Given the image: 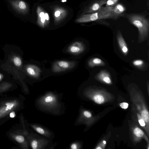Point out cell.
<instances>
[{
	"label": "cell",
	"instance_id": "obj_1",
	"mask_svg": "<svg viewBox=\"0 0 149 149\" xmlns=\"http://www.w3.org/2000/svg\"><path fill=\"white\" fill-rule=\"evenodd\" d=\"M125 17L131 24L138 29L139 33V41L141 42L144 40L148 34V19L144 16L136 13L127 14Z\"/></svg>",
	"mask_w": 149,
	"mask_h": 149
},
{
	"label": "cell",
	"instance_id": "obj_2",
	"mask_svg": "<svg viewBox=\"0 0 149 149\" xmlns=\"http://www.w3.org/2000/svg\"><path fill=\"white\" fill-rule=\"evenodd\" d=\"M113 6H110L102 7L95 12L83 15L77 19L76 22L85 23L103 19H116L118 17L113 13Z\"/></svg>",
	"mask_w": 149,
	"mask_h": 149
},
{
	"label": "cell",
	"instance_id": "obj_3",
	"mask_svg": "<svg viewBox=\"0 0 149 149\" xmlns=\"http://www.w3.org/2000/svg\"><path fill=\"white\" fill-rule=\"evenodd\" d=\"M19 105V102L17 100H11L3 103L0 106V119L16 110Z\"/></svg>",
	"mask_w": 149,
	"mask_h": 149
},
{
	"label": "cell",
	"instance_id": "obj_4",
	"mask_svg": "<svg viewBox=\"0 0 149 149\" xmlns=\"http://www.w3.org/2000/svg\"><path fill=\"white\" fill-rule=\"evenodd\" d=\"M9 6L17 14L23 15L27 12L28 7L23 0H5Z\"/></svg>",
	"mask_w": 149,
	"mask_h": 149
},
{
	"label": "cell",
	"instance_id": "obj_5",
	"mask_svg": "<svg viewBox=\"0 0 149 149\" xmlns=\"http://www.w3.org/2000/svg\"><path fill=\"white\" fill-rule=\"evenodd\" d=\"M74 61H58L54 62L52 66V71L57 73L64 71L72 68L76 65Z\"/></svg>",
	"mask_w": 149,
	"mask_h": 149
},
{
	"label": "cell",
	"instance_id": "obj_6",
	"mask_svg": "<svg viewBox=\"0 0 149 149\" xmlns=\"http://www.w3.org/2000/svg\"><path fill=\"white\" fill-rule=\"evenodd\" d=\"M107 0H95L91 3L84 12V14H89L95 12L106 4Z\"/></svg>",
	"mask_w": 149,
	"mask_h": 149
},
{
	"label": "cell",
	"instance_id": "obj_7",
	"mask_svg": "<svg viewBox=\"0 0 149 149\" xmlns=\"http://www.w3.org/2000/svg\"><path fill=\"white\" fill-rule=\"evenodd\" d=\"M85 49V46L83 43L80 41H76L68 47V51L70 53L77 54L83 52Z\"/></svg>",
	"mask_w": 149,
	"mask_h": 149
},
{
	"label": "cell",
	"instance_id": "obj_8",
	"mask_svg": "<svg viewBox=\"0 0 149 149\" xmlns=\"http://www.w3.org/2000/svg\"><path fill=\"white\" fill-rule=\"evenodd\" d=\"M117 40L119 46L122 52L124 55H127L128 52V48L125 40L119 31H118L117 32Z\"/></svg>",
	"mask_w": 149,
	"mask_h": 149
},
{
	"label": "cell",
	"instance_id": "obj_9",
	"mask_svg": "<svg viewBox=\"0 0 149 149\" xmlns=\"http://www.w3.org/2000/svg\"><path fill=\"white\" fill-rule=\"evenodd\" d=\"M26 69L29 75L33 77L38 78L40 76L41 70L36 65H28L26 66Z\"/></svg>",
	"mask_w": 149,
	"mask_h": 149
},
{
	"label": "cell",
	"instance_id": "obj_10",
	"mask_svg": "<svg viewBox=\"0 0 149 149\" xmlns=\"http://www.w3.org/2000/svg\"><path fill=\"white\" fill-rule=\"evenodd\" d=\"M96 77L98 80L107 84H109L111 83L109 73L105 70H102L100 72Z\"/></svg>",
	"mask_w": 149,
	"mask_h": 149
},
{
	"label": "cell",
	"instance_id": "obj_11",
	"mask_svg": "<svg viewBox=\"0 0 149 149\" xmlns=\"http://www.w3.org/2000/svg\"><path fill=\"white\" fill-rule=\"evenodd\" d=\"M37 13L38 15V23L39 25L42 27H44L46 25L45 22L46 19L44 13L41 11L39 7L37 9Z\"/></svg>",
	"mask_w": 149,
	"mask_h": 149
},
{
	"label": "cell",
	"instance_id": "obj_12",
	"mask_svg": "<svg viewBox=\"0 0 149 149\" xmlns=\"http://www.w3.org/2000/svg\"><path fill=\"white\" fill-rule=\"evenodd\" d=\"M125 10V8L123 5L120 3H118L113 6V12L118 17L122 16Z\"/></svg>",
	"mask_w": 149,
	"mask_h": 149
},
{
	"label": "cell",
	"instance_id": "obj_13",
	"mask_svg": "<svg viewBox=\"0 0 149 149\" xmlns=\"http://www.w3.org/2000/svg\"><path fill=\"white\" fill-rule=\"evenodd\" d=\"M10 136L13 139L17 142L22 147H24L25 140L23 136L14 133L11 134Z\"/></svg>",
	"mask_w": 149,
	"mask_h": 149
},
{
	"label": "cell",
	"instance_id": "obj_14",
	"mask_svg": "<svg viewBox=\"0 0 149 149\" xmlns=\"http://www.w3.org/2000/svg\"><path fill=\"white\" fill-rule=\"evenodd\" d=\"M88 65L91 67L96 66L104 65L105 63L100 58H93L90 59L88 62Z\"/></svg>",
	"mask_w": 149,
	"mask_h": 149
},
{
	"label": "cell",
	"instance_id": "obj_15",
	"mask_svg": "<svg viewBox=\"0 0 149 149\" xmlns=\"http://www.w3.org/2000/svg\"><path fill=\"white\" fill-rule=\"evenodd\" d=\"M13 86L12 84L7 82H3L0 84V93L7 91Z\"/></svg>",
	"mask_w": 149,
	"mask_h": 149
},
{
	"label": "cell",
	"instance_id": "obj_16",
	"mask_svg": "<svg viewBox=\"0 0 149 149\" xmlns=\"http://www.w3.org/2000/svg\"><path fill=\"white\" fill-rule=\"evenodd\" d=\"M141 118L144 121L148 122L149 121V114L148 112L146 110L142 111L141 113Z\"/></svg>",
	"mask_w": 149,
	"mask_h": 149
},
{
	"label": "cell",
	"instance_id": "obj_17",
	"mask_svg": "<svg viewBox=\"0 0 149 149\" xmlns=\"http://www.w3.org/2000/svg\"><path fill=\"white\" fill-rule=\"evenodd\" d=\"M93 100L96 103L98 104H101L104 102V98L102 95H95L94 97Z\"/></svg>",
	"mask_w": 149,
	"mask_h": 149
},
{
	"label": "cell",
	"instance_id": "obj_18",
	"mask_svg": "<svg viewBox=\"0 0 149 149\" xmlns=\"http://www.w3.org/2000/svg\"><path fill=\"white\" fill-rule=\"evenodd\" d=\"M13 61L14 65L18 67L20 66L22 63L21 58L17 56H15L13 58Z\"/></svg>",
	"mask_w": 149,
	"mask_h": 149
},
{
	"label": "cell",
	"instance_id": "obj_19",
	"mask_svg": "<svg viewBox=\"0 0 149 149\" xmlns=\"http://www.w3.org/2000/svg\"><path fill=\"white\" fill-rule=\"evenodd\" d=\"M133 64L135 66L140 67L144 63L143 61L141 59H137L134 60L132 62Z\"/></svg>",
	"mask_w": 149,
	"mask_h": 149
},
{
	"label": "cell",
	"instance_id": "obj_20",
	"mask_svg": "<svg viewBox=\"0 0 149 149\" xmlns=\"http://www.w3.org/2000/svg\"><path fill=\"white\" fill-rule=\"evenodd\" d=\"M134 133L136 136L139 137L142 136L143 135V131L137 127L134 129Z\"/></svg>",
	"mask_w": 149,
	"mask_h": 149
},
{
	"label": "cell",
	"instance_id": "obj_21",
	"mask_svg": "<svg viewBox=\"0 0 149 149\" xmlns=\"http://www.w3.org/2000/svg\"><path fill=\"white\" fill-rule=\"evenodd\" d=\"M118 0H109L107 1L106 6H113L117 3Z\"/></svg>",
	"mask_w": 149,
	"mask_h": 149
},
{
	"label": "cell",
	"instance_id": "obj_22",
	"mask_svg": "<svg viewBox=\"0 0 149 149\" xmlns=\"http://www.w3.org/2000/svg\"><path fill=\"white\" fill-rule=\"evenodd\" d=\"M139 122L140 125L142 126H144L145 125V123L143 120L142 119L138 113L137 114Z\"/></svg>",
	"mask_w": 149,
	"mask_h": 149
},
{
	"label": "cell",
	"instance_id": "obj_23",
	"mask_svg": "<svg viewBox=\"0 0 149 149\" xmlns=\"http://www.w3.org/2000/svg\"><path fill=\"white\" fill-rule=\"evenodd\" d=\"M31 146L33 149H36L38 146L37 141L36 140H33L31 143Z\"/></svg>",
	"mask_w": 149,
	"mask_h": 149
},
{
	"label": "cell",
	"instance_id": "obj_24",
	"mask_svg": "<svg viewBox=\"0 0 149 149\" xmlns=\"http://www.w3.org/2000/svg\"><path fill=\"white\" fill-rule=\"evenodd\" d=\"M35 129L38 133L40 134H43L45 133L44 130L41 127H36Z\"/></svg>",
	"mask_w": 149,
	"mask_h": 149
},
{
	"label": "cell",
	"instance_id": "obj_25",
	"mask_svg": "<svg viewBox=\"0 0 149 149\" xmlns=\"http://www.w3.org/2000/svg\"><path fill=\"white\" fill-rule=\"evenodd\" d=\"M53 100V97L51 96H49L46 97L45 100L46 102H49L52 101Z\"/></svg>",
	"mask_w": 149,
	"mask_h": 149
},
{
	"label": "cell",
	"instance_id": "obj_26",
	"mask_svg": "<svg viewBox=\"0 0 149 149\" xmlns=\"http://www.w3.org/2000/svg\"><path fill=\"white\" fill-rule=\"evenodd\" d=\"M119 105L121 108L124 109L127 108L128 106V104L126 102L121 103L119 104Z\"/></svg>",
	"mask_w": 149,
	"mask_h": 149
},
{
	"label": "cell",
	"instance_id": "obj_27",
	"mask_svg": "<svg viewBox=\"0 0 149 149\" xmlns=\"http://www.w3.org/2000/svg\"><path fill=\"white\" fill-rule=\"evenodd\" d=\"M61 10H60L59 9L58 10H57L55 12L54 15L56 19L59 17L61 14Z\"/></svg>",
	"mask_w": 149,
	"mask_h": 149
},
{
	"label": "cell",
	"instance_id": "obj_28",
	"mask_svg": "<svg viewBox=\"0 0 149 149\" xmlns=\"http://www.w3.org/2000/svg\"><path fill=\"white\" fill-rule=\"evenodd\" d=\"M84 115L86 117L89 118L91 117V114L89 112L86 111L84 112Z\"/></svg>",
	"mask_w": 149,
	"mask_h": 149
},
{
	"label": "cell",
	"instance_id": "obj_29",
	"mask_svg": "<svg viewBox=\"0 0 149 149\" xmlns=\"http://www.w3.org/2000/svg\"><path fill=\"white\" fill-rule=\"evenodd\" d=\"M16 116L15 112L14 111H11L10 113V116L11 118H14Z\"/></svg>",
	"mask_w": 149,
	"mask_h": 149
},
{
	"label": "cell",
	"instance_id": "obj_30",
	"mask_svg": "<svg viewBox=\"0 0 149 149\" xmlns=\"http://www.w3.org/2000/svg\"><path fill=\"white\" fill-rule=\"evenodd\" d=\"M71 148L72 149H77V145L73 143L71 145Z\"/></svg>",
	"mask_w": 149,
	"mask_h": 149
},
{
	"label": "cell",
	"instance_id": "obj_31",
	"mask_svg": "<svg viewBox=\"0 0 149 149\" xmlns=\"http://www.w3.org/2000/svg\"><path fill=\"white\" fill-rule=\"evenodd\" d=\"M45 18L46 20L48 21L49 19V17L48 14L47 13H45Z\"/></svg>",
	"mask_w": 149,
	"mask_h": 149
},
{
	"label": "cell",
	"instance_id": "obj_32",
	"mask_svg": "<svg viewBox=\"0 0 149 149\" xmlns=\"http://www.w3.org/2000/svg\"><path fill=\"white\" fill-rule=\"evenodd\" d=\"M3 75L2 74L0 73V81L3 78Z\"/></svg>",
	"mask_w": 149,
	"mask_h": 149
},
{
	"label": "cell",
	"instance_id": "obj_33",
	"mask_svg": "<svg viewBox=\"0 0 149 149\" xmlns=\"http://www.w3.org/2000/svg\"><path fill=\"white\" fill-rule=\"evenodd\" d=\"M96 149H101L102 148L101 147H98L96 148Z\"/></svg>",
	"mask_w": 149,
	"mask_h": 149
},
{
	"label": "cell",
	"instance_id": "obj_34",
	"mask_svg": "<svg viewBox=\"0 0 149 149\" xmlns=\"http://www.w3.org/2000/svg\"><path fill=\"white\" fill-rule=\"evenodd\" d=\"M61 1L63 2H65L66 1V0H62Z\"/></svg>",
	"mask_w": 149,
	"mask_h": 149
},
{
	"label": "cell",
	"instance_id": "obj_35",
	"mask_svg": "<svg viewBox=\"0 0 149 149\" xmlns=\"http://www.w3.org/2000/svg\"><path fill=\"white\" fill-rule=\"evenodd\" d=\"M103 143H104V144H106V141H103Z\"/></svg>",
	"mask_w": 149,
	"mask_h": 149
},
{
	"label": "cell",
	"instance_id": "obj_36",
	"mask_svg": "<svg viewBox=\"0 0 149 149\" xmlns=\"http://www.w3.org/2000/svg\"></svg>",
	"mask_w": 149,
	"mask_h": 149
}]
</instances>
